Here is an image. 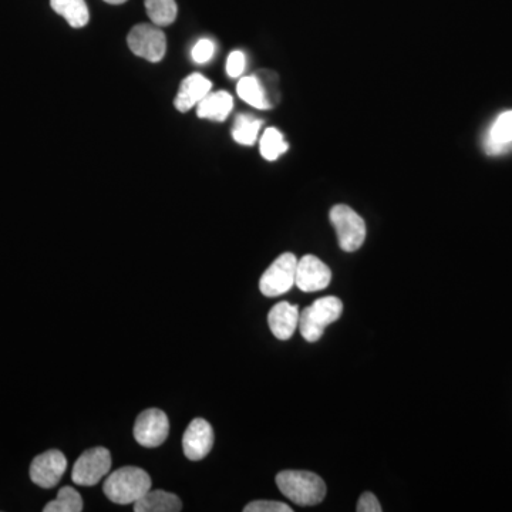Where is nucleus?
<instances>
[{
  "label": "nucleus",
  "instance_id": "obj_13",
  "mask_svg": "<svg viewBox=\"0 0 512 512\" xmlns=\"http://www.w3.org/2000/svg\"><path fill=\"white\" fill-rule=\"evenodd\" d=\"M211 87L212 84L207 77L200 73L191 74L183 80L180 90L175 96V109L181 113H187L192 107L198 106V103L211 92Z\"/></svg>",
  "mask_w": 512,
  "mask_h": 512
},
{
  "label": "nucleus",
  "instance_id": "obj_11",
  "mask_svg": "<svg viewBox=\"0 0 512 512\" xmlns=\"http://www.w3.org/2000/svg\"><path fill=\"white\" fill-rule=\"evenodd\" d=\"M214 446V430L204 419H194L185 430L183 448L185 457L191 461L204 460Z\"/></svg>",
  "mask_w": 512,
  "mask_h": 512
},
{
  "label": "nucleus",
  "instance_id": "obj_15",
  "mask_svg": "<svg viewBox=\"0 0 512 512\" xmlns=\"http://www.w3.org/2000/svg\"><path fill=\"white\" fill-rule=\"evenodd\" d=\"M234 107V100L227 92L208 93L198 103L197 114L200 119L224 121Z\"/></svg>",
  "mask_w": 512,
  "mask_h": 512
},
{
  "label": "nucleus",
  "instance_id": "obj_19",
  "mask_svg": "<svg viewBox=\"0 0 512 512\" xmlns=\"http://www.w3.org/2000/svg\"><path fill=\"white\" fill-rule=\"evenodd\" d=\"M147 15L156 26H170L177 19V3L175 0H146Z\"/></svg>",
  "mask_w": 512,
  "mask_h": 512
},
{
  "label": "nucleus",
  "instance_id": "obj_5",
  "mask_svg": "<svg viewBox=\"0 0 512 512\" xmlns=\"http://www.w3.org/2000/svg\"><path fill=\"white\" fill-rule=\"evenodd\" d=\"M128 47L138 57L151 63L163 60L167 52V37L160 26L140 23L130 30L127 37Z\"/></svg>",
  "mask_w": 512,
  "mask_h": 512
},
{
  "label": "nucleus",
  "instance_id": "obj_18",
  "mask_svg": "<svg viewBox=\"0 0 512 512\" xmlns=\"http://www.w3.org/2000/svg\"><path fill=\"white\" fill-rule=\"evenodd\" d=\"M237 92L245 103L251 104L256 109L268 110L272 107L266 99L264 86L258 76H248L239 80Z\"/></svg>",
  "mask_w": 512,
  "mask_h": 512
},
{
  "label": "nucleus",
  "instance_id": "obj_16",
  "mask_svg": "<svg viewBox=\"0 0 512 512\" xmlns=\"http://www.w3.org/2000/svg\"><path fill=\"white\" fill-rule=\"evenodd\" d=\"M183 510L178 495L164 490L148 491L143 498L134 503L136 512H178Z\"/></svg>",
  "mask_w": 512,
  "mask_h": 512
},
{
  "label": "nucleus",
  "instance_id": "obj_25",
  "mask_svg": "<svg viewBox=\"0 0 512 512\" xmlns=\"http://www.w3.org/2000/svg\"><path fill=\"white\" fill-rule=\"evenodd\" d=\"M245 70V56L244 53L235 50L228 56L227 60V73L232 79H237Z\"/></svg>",
  "mask_w": 512,
  "mask_h": 512
},
{
  "label": "nucleus",
  "instance_id": "obj_10",
  "mask_svg": "<svg viewBox=\"0 0 512 512\" xmlns=\"http://www.w3.org/2000/svg\"><path fill=\"white\" fill-rule=\"evenodd\" d=\"M332 281V271L318 256L305 255L296 266L295 285L302 292H318L328 288Z\"/></svg>",
  "mask_w": 512,
  "mask_h": 512
},
{
  "label": "nucleus",
  "instance_id": "obj_4",
  "mask_svg": "<svg viewBox=\"0 0 512 512\" xmlns=\"http://www.w3.org/2000/svg\"><path fill=\"white\" fill-rule=\"evenodd\" d=\"M330 222L336 229L339 247L345 252H355L366 239L365 220L348 205H335L329 214Z\"/></svg>",
  "mask_w": 512,
  "mask_h": 512
},
{
  "label": "nucleus",
  "instance_id": "obj_2",
  "mask_svg": "<svg viewBox=\"0 0 512 512\" xmlns=\"http://www.w3.org/2000/svg\"><path fill=\"white\" fill-rule=\"evenodd\" d=\"M276 485L286 498L301 507L322 503L326 495L325 481L311 471H281L276 476Z\"/></svg>",
  "mask_w": 512,
  "mask_h": 512
},
{
  "label": "nucleus",
  "instance_id": "obj_21",
  "mask_svg": "<svg viewBox=\"0 0 512 512\" xmlns=\"http://www.w3.org/2000/svg\"><path fill=\"white\" fill-rule=\"evenodd\" d=\"M45 512H82L83 500L82 495L77 493L73 487L60 488L59 494L55 501H50L43 508Z\"/></svg>",
  "mask_w": 512,
  "mask_h": 512
},
{
  "label": "nucleus",
  "instance_id": "obj_27",
  "mask_svg": "<svg viewBox=\"0 0 512 512\" xmlns=\"http://www.w3.org/2000/svg\"><path fill=\"white\" fill-rule=\"evenodd\" d=\"M104 2L110 3V5H121V3H126L127 0H104Z\"/></svg>",
  "mask_w": 512,
  "mask_h": 512
},
{
  "label": "nucleus",
  "instance_id": "obj_22",
  "mask_svg": "<svg viewBox=\"0 0 512 512\" xmlns=\"http://www.w3.org/2000/svg\"><path fill=\"white\" fill-rule=\"evenodd\" d=\"M286 150H288V144H286L281 131L276 130L274 127L266 128L261 138L262 157L268 161H275L278 160L282 154H285Z\"/></svg>",
  "mask_w": 512,
  "mask_h": 512
},
{
  "label": "nucleus",
  "instance_id": "obj_20",
  "mask_svg": "<svg viewBox=\"0 0 512 512\" xmlns=\"http://www.w3.org/2000/svg\"><path fill=\"white\" fill-rule=\"evenodd\" d=\"M261 126L262 121L248 116V114H241L235 119L234 127H232V137L241 146H252L258 138Z\"/></svg>",
  "mask_w": 512,
  "mask_h": 512
},
{
  "label": "nucleus",
  "instance_id": "obj_17",
  "mask_svg": "<svg viewBox=\"0 0 512 512\" xmlns=\"http://www.w3.org/2000/svg\"><path fill=\"white\" fill-rule=\"evenodd\" d=\"M50 6L74 29L84 28L89 23L86 0H50Z\"/></svg>",
  "mask_w": 512,
  "mask_h": 512
},
{
  "label": "nucleus",
  "instance_id": "obj_12",
  "mask_svg": "<svg viewBox=\"0 0 512 512\" xmlns=\"http://www.w3.org/2000/svg\"><path fill=\"white\" fill-rule=\"evenodd\" d=\"M299 318H301V312H299L298 306L291 305L289 302L276 303L274 308L269 311V329L274 333L276 339H291L293 333L299 328Z\"/></svg>",
  "mask_w": 512,
  "mask_h": 512
},
{
  "label": "nucleus",
  "instance_id": "obj_23",
  "mask_svg": "<svg viewBox=\"0 0 512 512\" xmlns=\"http://www.w3.org/2000/svg\"><path fill=\"white\" fill-rule=\"evenodd\" d=\"M214 53V42L210 39H201L198 40L197 45L192 47L191 56L195 63L204 64L210 62Z\"/></svg>",
  "mask_w": 512,
  "mask_h": 512
},
{
  "label": "nucleus",
  "instance_id": "obj_3",
  "mask_svg": "<svg viewBox=\"0 0 512 512\" xmlns=\"http://www.w3.org/2000/svg\"><path fill=\"white\" fill-rule=\"evenodd\" d=\"M343 303L336 296H326L303 309L299 318V330L303 339L308 342H318L329 325L342 316Z\"/></svg>",
  "mask_w": 512,
  "mask_h": 512
},
{
  "label": "nucleus",
  "instance_id": "obj_9",
  "mask_svg": "<svg viewBox=\"0 0 512 512\" xmlns=\"http://www.w3.org/2000/svg\"><path fill=\"white\" fill-rule=\"evenodd\" d=\"M67 460L62 451L49 450L30 464V480L42 488H53L66 473Z\"/></svg>",
  "mask_w": 512,
  "mask_h": 512
},
{
  "label": "nucleus",
  "instance_id": "obj_7",
  "mask_svg": "<svg viewBox=\"0 0 512 512\" xmlns=\"http://www.w3.org/2000/svg\"><path fill=\"white\" fill-rule=\"evenodd\" d=\"M110 468V451L104 447L90 448V450L84 451L74 464L73 483L83 485V487H93L100 483L101 478L110 473Z\"/></svg>",
  "mask_w": 512,
  "mask_h": 512
},
{
  "label": "nucleus",
  "instance_id": "obj_26",
  "mask_svg": "<svg viewBox=\"0 0 512 512\" xmlns=\"http://www.w3.org/2000/svg\"><path fill=\"white\" fill-rule=\"evenodd\" d=\"M357 512H380L382 511V507H380L379 500L372 493L362 494L360 497L359 503H357L356 507Z\"/></svg>",
  "mask_w": 512,
  "mask_h": 512
},
{
  "label": "nucleus",
  "instance_id": "obj_24",
  "mask_svg": "<svg viewBox=\"0 0 512 512\" xmlns=\"http://www.w3.org/2000/svg\"><path fill=\"white\" fill-rule=\"evenodd\" d=\"M292 508L279 501H254L244 508V512H292Z\"/></svg>",
  "mask_w": 512,
  "mask_h": 512
},
{
  "label": "nucleus",
  "instance_id": "obj_8",
  "mask_svg": "<svg viewBox=\"0 0 512 512\" xmlns=\"http://www.w3.org/2000/svg\"><path fill=\"white\" fill-rule=\"evenodd\" d=\"M170 434V421L160 409H148L140 413L134 424V439L146 448L160 447Z\"/></svg>",
  "mask_w": 512,
  "mask_h": 512
},
{
  "label": "nucleus",
  "instance_id": "obj_1",
  "mask_svg": "<svg viewBox=\"0 0 512 512\" xmlns=\"http://www.w3.org/2000/svg\"><path fill=\"white\" fill-rule=\"evenodd\" d=\"M151 490V478L143 468L128 466L111 473L104 481L103 491L111 503H137Z\"/></svg>",
  "mask_w": 512,
  "mask_h": 512
},
{
  "label": "nucleus",
  "instance_id": "obj_14",
  "mask_svg": "<svg viewBox=\"0 0 512 512\" xmlns=\"http://www.w3.org/2000/svg\"><path fill=\"white\" fill-rule=\"evenodd\" d=\"M512 144V110L500 114L485 138V150L488 154H500Z\"/></svg>",
  "mask_w": 512,
  "mask_h": 512
},
{
  "label": "nucleus",
  "instance_id": "obj_6",
  "mask_svg": "<svg viewBox=\"0 0 512 512\" xmlns=\"http://www.w3.org/2000/svg\"><path fill=\"white\" fill-rule=\"evenodd\" d=\"M296 266H298V259L291 252L279 255L261 276L259 289L262 295L276 298L291 291L292 286L295 285Z\"/></svg>",
  "mask_w": 512,
  "mask_h": 512
}]
</instances>
